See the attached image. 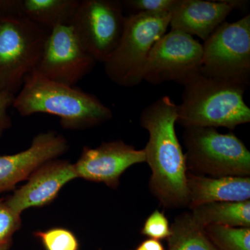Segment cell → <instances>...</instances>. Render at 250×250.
<instances>
[{
  "instance_id": "cell-1",
  "label": "cell",
  "mask_w": 250,
  "mask_h": 250,
  "mask_svg": "<svg viewBox=\"0 0 250 250\" xmlns=\"http://www.w3.org/2000/svg\"><path fill=\"white\" fill-rule=\"evenodd\" d=\"M177 105L163 96L145 108L140 125L149 133L144 148L151 169L149 188L163 207L170 209L188 207L185 154L177 134Z\"/></svg>"
},
{
  "instance_id": "cell-2",
  "label": "cell",
  "mask_w": 250,
  "mask_h": 250,
  "mask_svg": "<svg viewBox=\"0 0 250 250\" xmlns=\"http://www.w3.org/2000/svg\"><path fill=\"white\" fill-rule=\"evenodd\" d=\"M13 107L22 116L45 113L59 117L64 129H89L111 119L113 113L96 96L47 80L35 70L24 79Z\"/></svg>"
},
{
  "instance_id": "cell-3",
  "label": "cell",
  "mask_w": 250,
  "mask_h": 250,
  "mask_svg": "<svg viewBox=\"0 0 250 250\" xmlns=\"http://www.w3.org/2000/svg\"><path fill=\"white\" fill-rule=\"evenodd\" d=\"M184 86L177 105V123L184 128L225 127L233 130L250 122L244 101L246 85L197 74Z\"/></svg>"
},
{
  "instance_id": "cell-4",
  "label": "cell",
  "mask_w": 250,
  "mask_h": 250,
  "mask_svg": "<svg viewBox=\"0 0 250 250\" xmlns=\"http://www.w3.org/2000/svg\"><path fill=\"white\" fill-rule=\"evenodd\" d=\"M171 13H138L125 17L124 30L105 72L119 86L131 88L144 81L148 57L156 41L170 27Z\"/></svg>"
},
{
  "instance_id": "cell-5",
  "label": "cell",
  "mask_w": 250,
  "mask_h": 250,
  "mask_svg": "<svg viewBox=\"0 0 250 250\" xmlns=\"http://www.w3.org/2000/svg\"><path fill=\"white\" fill-rule=\"evenodd\" d=\"M187 170L210 177H250V152L233 133L215 128H185Z\"/></svg>"
},
{
  "instance_id": "cell-6",
  "label": "cell",
  "mask_w": 250,
  "mask_h": 250,
  "mask_svg": "<svg viewBox=\"0 0 250 250\" xmlns=\"http://www.w3.org/2000/svg\"><path fill=\"white\" fill-rule=\"evenodd\" d=\"M50 32L22 15L0 16V90L16 95L36 70Z\"/></svg>"
},
{
  "instance_id": "cell-7",
  "label": "cell",
  "mask_w": 250,
  "mask_h": 250,
  "mask_svg": "<svg viewBox=\"0 0 250 250\" xmlns=\"http://www.w3.org/2000/svg\"><path fill=\"white\" fill-rule=\"evenodd\" d=\"M201 73L248 87L250 78V15L223 22L202 45Z\"/></svg>"
},
{
  "instance_id": "cell-8",
  "label": "cell",
  "mask_w": 250,
  "mask_h": 250,
  "mask_svg": "<svg viewBox=\"0 0 250 250\" xmlns=\"http://www.w3.org/2000/svg\"><path fill=\"white\" fill-rule=\"evenodd\" d=\"M125 17L121 1L82 0L70 25L85 50L104 63L119 44Z\"/></svg>"
},
{
  "instance_id": "cell-9",
  "label": "cell",
  "mask_w": 250,
  "mask_h": 250,
  "mask_svg": "<svg viewBox=\"0 0 250 250\" xmlns=\"http://www.w3.org/2000/svg\"><path fill=\"white\" fill-rule=\"evenodd\" d=\"M202 45L182 31L171 30L156 41L148 57L144 80L153 85H184L201 72Z\"/></svg>"
},
{
  "instance_id": "cell-10",
  "label": "cell",
  "mask_w": 250,
  "mask_h": 250,
  "mask_svg": "<svg viewBox=\"0 0 250 250\" xmlns=\"http://www.w3.org/2000/svg\"><path fill=\"white\" fill-rule=\"evenodd\" d=\"M96 62L81 45L71 26L59 25L49 32L35 71L52 82L75 86Z\"/></svg>"
},
{
  "instance_id": "cell-11",
  "label": "cell",
  "mask_w": 250,
  "mask_h": 250,
  "mask_svg": "<svg viewBox=\"0 0 250 250\" xmlns=\"http://www.w3.org/2000/svg\"><path fill=\"white\" fill-rule=\"evenodd\" d=\"M146 161L144 149H136L118 140L103 143L95 148L83 147L74 166L78 178L116 189L125 171Z\"/></svg>"
},
{
  "instance_id": "cell-12",
  "label": "cell",
  "mask_w": 250,
  "mask_h": 250,
  "mask_svg": "<svg viewBox=\"0 0 250 250\" xmlns=\"http://www.w3.org/2000/svg\"><path fill=\"white\" fill-rule=\"evenodd\" d=\"M68 149V143L62 135L49 131L34 136L25 150L0 156V193L13 190L41 166L57 159Z\"/></svg>"
},
{
  "instance_id": "cell-13",
  "label": "cell",
  "mask_w": 250,
  "mask_h": 250,
  "mask_svg": "<svg viewBox=\"0 0 250 250\" xmlns=\"http://www.w3.org/2000/svg\"><path fill=\"white\" fill-rule=\"evenodd\" d=\"M77 178L74 164L54 159L34 171L27 182L13 195L4 199L5 202L10 208L21 215L28 208L52 203L64 186Z\"/></svg>"
},
{
  "instance_id": "cell-14",
  "label": "cell",
  "mask_w": 250,
  "mask_h": 250,
  "mask_svg": "<svg viewBox=\"0 0 250 250\" xmlns=\"http://www.w3.org/2000/svg\"><path fill=\"white\" fill-rule=\"evenodd\" d=\"M246 1L177 0L171 13V30L197 36L205 41L234 9H243Z\"/></svg>"
},
{
  "instance_id": "cell-15",
  "label": "cell",
  "mask_w": 250,
  "mask_h": 250,
  "mask_svg": "<svg viewBox=\"0 0 250 250\" xmlns=\"http://www.w3.org/2000/svg\"><path fill=\"white\" fill-rule=\"evenodd\" d=\"M190 209L212 202L250 200V177H210L187 172Z\"/></svg>"
},
{
  "instance_id": "cell-16",
  "label": "cell",
  "mask_w": 250,
  "mask_h": 250,
  "mask_svg": "<svg viewBox=\"0 0 250 250\" xmlns=\"http://www.w3.org/2000/svg\"><path fill=\"white\" fill-rule=\"evenodd\" d=\"M80 0H19V12L48 30L70 25Z\"/></svg>"
},
{
  "instance_id": "cell-17",
  "label": "cell",
  "mask_w": 250,
  "mask_h": 250,
  "mask_svg": "<svg viewBox=\"0 0 250 250\" xmlns=\"http://www.w3.org/2000/svg\"><path fill=\"white\" fill-rule=\"evenodd\" d=\"M190 210L194 220L203 228L209 225L250 228V200L212 202Z\"/></svg>"
},
{
  "instance_id": "cell-18",
  "label": "cell",
  "mask_w": 250,
  "mask_h": 250,
  "mask_svg": "<svg viewBox=\"0 0 250 250\" xmlns=\"http://www.w3.org/2000/svg\"><path fill=\"white\" fill-rule=\"evenodd\" d=\"M170 226L167 250H217L190 212L177 215Z\"/></svg>"
},
{
  "instance_id": "cell-19",
  "label": "cell",
  "mask_w": 250,
  "mask_h": 250,
  "mask_svg": "<svg viewBox=\"0 0 250 250\" xmlns=\"http://www.w3.org/2000/svg\"><path fill=\"white\" fill-rule=\"evenodd\" d=\"M205 230L217 250H250V228L209 225Z\"/></svg>"
},
{
  "instance_id": "cell-20",
  "label": "cell",
  "mask_w": 250,
  "mask_h": 250,
  "mask_svg": "<svg viewBox=\"0 0 250 250\" xmlns=\"http://www.w3.org/2000/svg\"><path fill=\"white\" fill-rule=\"evenodd\" d=\"M45 250H79L80 243L75 233L67 229L51 228L34 233Z\"/></svg>"
},
{
  "instance_id": "cell-21",
  "label": "cell",
  "mask_w": 250,
  "mask_h": 250,
  "mask_svg": "<svg viewBox=\"0 0 250 250\" xmlns=\"http://www.w3.org/2000/svg\"><path fill=\"white\" fill-rule=\"evenodd\" d=\"M21 224V215L10 208L4 199H0V250H9Z\"/></svg>"
},
{
  "instance_id": "cell-22",
  "label": "cell",
  "mask_w": 250,
  "mask_h": 250,
  "mask_svg": "<svg viewBox=\"0 0 250 250\" xmlns=\"http://www.w3.org/2000/svg\"><path fill=\"white\" fill-rule=\"evenodd\" d=\"M141 231L143 236L161 241L170 236L171 226L165 213L155 210L146 219Z\"/></svg>"
},
{
  "instance_id": "cell-23",
  "label": "cell",
  "mask_w": 250,
  "mask_h": 250,
  "mask_svg": "<svg viewBox=\"0 0 250 250\" xmlns=\"http://www.w3.org/2000/svg\"><path fill=\"white\" fill-rule=\"evenodd\" d=\"M177 0H126L121 1L123 6L138 13H172Z\"/></svg>"
},
{
  "instance_id": "cell-24",
  "label": "cell",
  "mask_w": 250,
  "mask_h": 250,
  "mask_svg": "<svg viewBox=\"0 0 250 250\" xmlns=\"http://www.w3.org/2000/svg\"><path fill=\"white\" fill-rule=\"evenodd\" d=\"M16 95L0 90V138L12 125L8 109L13 106Z\"/></svg>"
},
{
  "instance_id": "cell-25",
  "label": "cell",
  "mask_w": 250,
  "mask_h": 250,
  "mask_svg": "<svg viewBox=\"0 0 250 250\" xmlns=\"http://www.w3.org/2000/svg\"><path fill=\"white\" fill-rule=\"evenodd\" d=\"M134 250H165V249L160 241L149 238L143 241Z\"/></svg>"
},
{
  "instance_id": "cell-26",
  "label": "cell",
  "mask_w": 250,
  "mask_h": 250,
  "mask_svg": "<svg viewBox=\"0 0 250 250\" xmlns=\"http://www.w3.org/2000/svg\"><path fill=\"white\" fill-rule=\"evenodd\" d=\"M98 250H102L101 249Z\"/></svg>"
}]
</instances>
